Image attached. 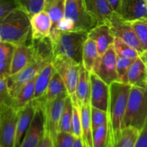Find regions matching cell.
<instances>
[{"label":"cell","instance_id":"obj_1","mask_svg":"<svg viewBox=\"0 0 147 147\" xmlns=\"http://www.w3.org/2000/svg\"><path fill=\"white\" fill-rule=\"evenodd\" d=\"M0 22L1 41L14 45L31 43L32 34L30 17L22 9H16Z\"/></svg>","mask_w":147,"mask_h":147},{"label":"cell","instance_id":"obj_2","mask_svg":"<svg viewBox=\"0 0 147 147\" xmlns=\"http://www.w3.org/2000/svg\"><path fill=\"white\" fill-rule=\"evenodd\" d=\"M50 37L55 57L63 56L82 64L83 46L88 37V32L55 30L51 31Z\"/></svg>","mask_w":147,"mask_h":147},{"label":"cell","instance_id":"obj_3","mask_svg":"<svg viewBox=\"0 0 147 147\" xmlns=\"http://www.w3.org/2000/svg\"><path fill=\"white\" fill-rule=\"evenodd\" d=\"M131 88L130 84L120 81H115L109 86L110 94L107 113L114 139V145L121 131Z\"/></svg>","mask_w":147,"mask_h":147},{"label":"cell","instance_id":"obj_4","mask_svg":"<svg viewBox=\"0 0 147 147\" xmlns=\"http://www.w3.org/2000/svg\"><path fill=\"white\" fill-rule=\"evenodd\" d=\"M98 24V22L86 11L83 0H65V17L59 24V30L90 32Z\"/></svg>","mask_w":147,"mask_h":147},{"label":"cell","instance_id":"obj_5","mask_svg":"<svg viewBox=\"0 0 147 147\" xmlns=\"http://www.w3.org/2000/svg\"><path fill=\"white\" fill-rule=\"evenodd\" d=\"M147 123V88L132 86L122 129L134 126L142 131Z\"/></svg>","mask_w":147,"mask_h":147},{"label":"cell","instance_id":"obj_6","mask_svg":"<svg viewBox=\"0 0 147 147\" xmlns=\"http://www.w3.org/2000/svg\"><path fill=\"white\" fill-rule=\"evenodd\" d=\"M68 95L67 91L64 92L55 100L45 103L42 106L40 105L44 111L45 129L50 134L55 147H57V134L60 132L59 129L62 113L64 109L65 99Z\"/></svg>","mask_w":147,"mask_h":147},{"label":"cell","instance_id":"obj_7","mask_svg":"<svg viewBox=\"0 0 147 147\" xmlns=\"http://www.w3.org/2000/svg\"><path fill=\"white\" fill-rule=\"evenodd\" d=\"M52 63L55 70L63 79L69 96L76 95L79 71L82 64L63 56L55 57Z\"/></svg>","mask_w":147,"mask_h":147},{"label":"cell","instance_id":"obj_8","mask_svg":"<svg viewBox=\"0 0 147 147\" xmlns=\"http://www.w3.org/2000/svg\"><path fill=\"white\" fill-rule=\"evenodd\" d=\"M0 131L3 147H15L18 113L11 106H0Z\"/></svg>","mask_w":147,"mask_h":147},{"label":"cell","instance_id":"obj_9","mask_svg":"<svg viewBox=\"0 0 147 147\" xmlns=\"http://www.w3.org/2000/svg\"><path fill=\"white\" fill-rule=\"evenodd\" d=\"M109 25L115 37L136 49L140 55L144 52L134 29L129 22L123 20L117 13L114 12Z\"/></svg>","mask_w":147,"mask_h":147},{"label":"cell","instance_id":"obj_10","mask_svg":"<svg viewBox=\"0 0 147 147\" xmlns=\"http://www.w3.org/2000/svg\"><path fill=\"white\" fill-rule=\"evenodd\" d=\"M47 63L41 60L33 58L32 61L23 70L13 76H10L7 78V86L11 97L14 98L22 88L35 78L40 70L45 67Z\"/></svg>","mask_w":147,"mask_h":147},{"label":"cell","instance_id":"obj_11","mask_svg":"<svg viewBox=\"0 0 147 147\" xmlns=\"http://www.w3.org/2000/svg\"><path fill=\"white\" fill-rule=\"evenodd\" d=\"M93 72L109 86L113 82L119 81L117 73V54L113 45L109 47L102 57H99Z\"/></svg>","mask_w":147,"mask_h":147},{"label":"cell","instance_id":"obj_12","mask_svg":"<svg viewBox=\"0 0 147 147\" xmlns=\"http://www.w3.org/2000/svg\"><path fill=\"white\" fill-rule=\"evenodd\" d=\"M110 88L94 72L90 73V106L108 111Z\"/></svg>","mask_w":147,"mask_h":147},{"label":"cell","instance_id":"obj_13","mask_svg":"<svg viewBox=\"0 0 147 147\" xmlns=\"http://www.w3.org/2000/svg\"><path fill=\"white\" fill-rule=\"evenodd\" d=\"M36 106L34 117L20 147H37L44 134V111L41 106L37 103H36Z\"/></svg>","mask_w":147,"mask_h":147},{"label":"cell","instance_id":"obj_14","mask_svg":"<svg viewBox=\"0 0 147 147\" xmlns=\"http://www.w3.org/2000/svg\"><path fill=\"white\" fill-rule=\"evenodd\" d=\"M117 14L127 22L147 20L146 0H121L120 8Z\"/></svg>","mask_w":147,"mask_h":147},{"label":"cell","instance_id":"obj_15","mask_svg":"<svg viewBox=\"0 0 147 147\" xmlns=\"http://www.w3.org/2000/svg\"><path fill=\"white\" fill-rule=\"evenodd\" d=\"M86 11L99 24H109L115 12L108 0H83Z\"/></svg>","mask_w":147,"mask_h":147},{"label":"cell","instance_id":"obj_16","mask_svg":"<svg viewBox=\"0 0 147 147\" xmlns=\"http://www.w3.org/2000/svg\"><path fill=\"white\" fill-rule=\"evenodd\" d=\"M88 37L96 43L100 57L104 55L115 41L114 35L111 30L109 24H100L88 32Z\"/></svg>","mask_w":147,"mask_h":147},{"label":"cell","instance_id":"obj_17","mask_svg":"<svg viewBox=\"0 0 147 147\" xmlns=\"http://www.w3.org/2000/svg\"><path fill=\"white\" fill-rule=\"evenodd\" d=\"M36 103L34 100L30 102L27 106L18 112V120L17 124L15 147H20L22 142L30 127L36 111Z\"/></svg>","mask_w":147,"mask_h":147},{"label":"cell","instance_id":"obj_18","mask_svg":"<svg viewBox=\"0 0 147 147\" xmlns=\"http://www.w3.org/2000/svg\"><path fill=\"white\" fill-rule=\"evenodd\" d=\"M33 60V51L31 43L14 45L11 76L15 75L27 67Z\"/></svg>","mask_w":147,"mask_h":147},{"label":"cell","instance_id":"obj_19","mask_svg":"<svg viewBox=\"0 0 147 147\" xmlns=\"http://www.w3.org/2000/svg\"><path fill=\"white\" fill-rule=\"evenodd\" d=\"M31 45L32 47L33 58L41 60L47 64L53 62L55 56L53 42L50 37L32 38Z\"/></svg>","mask_w":147,"mask_h":147},{"label":"cell","instance_id":"obj_20","mask_svg":"<svg viewBox=\"0 0 147 147\" xmlns=\"http://www.w3.org/2000/svg\"><path fill=\"white\" fill-rule=\"evenodd\" d=\"M32 38L50 37L52 21L47 11L42 10L30 18Z\"/></svg>","mask_w":147,"mask_h":147},{"label":"cell","instance_id":"obj_21","mask_svg":"<svg viewBox=\"0 0 147 147\" xmlns=\"http://www.w3.org/2000/svg\"><path fill=\"white\" fill-rule=\"evenodd\" d=\"M128 79L131 86L147 88V67L140 56L129 67Z\"/></svg>","mask_w":147,"mask_h":147},{"label":"cell","instance_id":"obj_22","mask_svg":"<svg viewBox=\"0 0 147 147\" xmlns=\"http://www.w3.org/2000/svg\"><path fill=\"white\" fill-rule=\"evenodd\" d=\"M76 96L80 106L90 103V73L83 65L79 71Z\"/></svg>","mask_w":147,"mask_h":147},{"label":"cell","instance_id":"obj_23","mask_svg":"<svg viewBox=\"0 0 147 147\" xmlns=\"http://www.w3.org/2000/svg\"><path fill=\"white\" fill-rule=\"evenodd\" d=\"M66 91H67V88H66V86L63 79L60 77L59 73L55 70L51 80H50L48 88H47L45 96L41 98L36 99L34 100L37 104L42 106L45 103L55 100L60 94Z\"/></svg>","mask_w":147,"mask_h":147},{"label":"cell","instance_id":"obj_24","mask_svg":"<svg viewBox=\"0 0 147 147\" xmlns=\"http://www.w3.org/2000/svg\"><path fill=\"white\" fill-rule=\"evenodd\" d=\"M81 107L82 142L84 147H93V131L91 121L90 103L83 104Z\"/></svg>","mask_w":147,"mask_h":147},{"label":"cell","instance_id":"obj_25","mask_svg":"<svg viewBox=\"0 0 147 147\" xmlns=\"http://www.w3.org/2000/svg\"><path fill=\"white\" fill-rule=\"evenodd\" d=\"M36 78L27 83L13 98L11 107L17 113L34 100Z\"/></svg>","mask_w":147,"mask_h":147},{"label":"cell","instance_id":"obj_26","mask_svg":"<svg viewBox=\"0 0 147 147\" xmlns=\"http://www.w3.org/2000/svg\"><path fill=\"white\" fill-rule=\"evenodd\" d=\"M14 45L0 42V80L11 76V67L14 54Z\"/></svg>","mask_w":147,"mask_h":147},{"label":"cell","instance_id":"obj_27","mask_svg":"<svg viewBox=\"0 0 147 147\" xmlns=\"http://www.w3.org/2000/svg\"><path fill=\"white\" fill-rule=\"evenodd\" d=\"M55 71V69L53 63L47 64L40 70L36 78L34 100L41 98L45 96Z\"/></svg>","mask_w":147,"mask_h":147},{"label":"cell","instance_id":"obj_28","mask_svg":"<svg viewBox=\"0 0 147 147\" xmlns=\"http://www.w3.org/2000/svg\"><path fill=\"white\" fill-rule=\"evenodd\" d=\"M93 147H114V139L109 119L93 133Z\"/></svg>","mask_w":147,"mask_h":147},{"label":"cell","instance_id":"obj_29","mask_svg":"<svg viewBox=\"0 0 147 147\" xmlns=\"http://www.w3.org/2000/svg\"><path fill=\"white\" fill-rule=\"evenodd\" d=\"M99 57L96 43L94 40L88 37L83 46L82 65L86 70L91 73L93 71L94 66Z\"/></svg>","mask_w":147,"mask_h":147},{"label":"cell","instance_id":"obj_30","mask_svg":"<svg viewBox=\"0 0 147 147\" xmlns=\"http://www.w3.org/2000/svg\"><path fill=\"white\" fill-rule=\"evenodd\" d=\"M141 131L134 126H126L121 129L114 147H135Z\"/></svg>","mask_w":147,"mask_h":147},{"label":"cell","instance_id":"obj_31","mask_svg":"<svg viewBox=\"0 0 147 147\" xmlns=\"http://www.w3.org/2000/svg\"><path fill=\"white\" fill-rule=\"evenodd\" d=\"M73 102V119H72V134L76 138L82 139L81 107L76 95L70 96Z\"/></svg>","mask_w":147,"mask_h":147},{"label":"cell","instance_id":"obj_32","mask_svg":"<svg viewBox=\"0 0 147 147\" xmlns=\"http://www.w3.org/2000/svg\"><path fill=\"white\" fill-rule=\"evenodd\" d=\"M47 11L52 21L51 31L59 30V24L65 17V0H57Z\"/></svg>","mask_w":147,"mask_h":147},{"label":"cell","instance_id":"obj_33","mask_svg":"<svg viewBox=\"0 0 147 147\" xmlns=\"http://www.w3.org/2000/svg\"><path fill=\"white\" fill-rule=\"evenodd\" d=\"M72 119H73V102H72L71 97L68 95L65 99L59 131L62 132L72 133Z\"/></svg>","mask_w":147,"mask_h":147},{"label":"cell","instance_id":"obj_34","mask_svg":"<svg viewBox=\"0 0 147 147\" xmlns=\"http://www.w3.org/2000/svg\"><path fill=\"white\" fill-rule=\"evenodd\" d=\"M18 8L25 11L31 18L33 15L44 10L45 0H15Z\"/></svg>","mask_w":147,"mask_h":147},{"label":"cell","instance_id":"obj_35","mask_svg":"<svg viewBox=\"0 0 147 147\" xmlns=\"http://www.w3.org/2000/svg\"><path fill=\"white\" fill-rule=\"evenodd\" d=\"M113 45H114L116 54L119 56L134 59V60L140 56V54L136 49L132 47L131 46L125 43L124 42L122 41L120 39L117 38V37L115 38Z\"/></svg>","mask_w":147,"mask_h":147},{"label":"cell","instance_id":"obj_36","mask_svg":"<svg viewBox=\"0 0 147 147\" xmlns=\"http://www.w3.org/2000/svg\"><path fill=\"white\" fill-rule=\"evenodd\" d=\"M134 60L121 57L117 55V73L119 81L129 84V79H128L129 69Z\"/></svg>","mask_w":147,"mask_h":147},{"label":"cell","instance_id":"obj_37","mask_svg":"<svg viewBox=\"0 0 147 147\" xmlns=\"http://www.w3.org/2000/svg\"><path fill=\"white\" fill-rule=\"evenodd\" d=\"M129 22L134 29L144 51H146L147 50V20H139Z\"/></svg>","mask_w":147,"mask_h":147},{"label":"cell","instance_id":"obj_38","mask_svg":"<svg viewBox=\"0 0 147 147\" xmlns=\"http://www.w3.org/2000/svg\"><path fill=\"white\" fill-rule=\"evenodd\" d=\"M108 113L104 111L91 106V121L93 133L103 123L107 121Z\"/></svg>","mask_w":147,"mask_h":147},{"label":"cell","instance_id":"obj_39","mask_svg":"<svg viewBox=\"0 0 147 147\" xmlns=\"http://www.w3.org/2000/svg\"><path fill=\"white\" fill-rule=\"evenodd\" d=\"M13 98L11 97L8 86L7 78L0 80V106H11Z\"/></svg>","mask_w":147,"mask_h":147},{"label":"cell","instance_id":"obj_40","mask_svg":"<svg viewBox=\"0 0 147 147\" xmlns=\"http://www.w3.org/2000/svg\"><path fill=\"white\" fill-rule=\"evenodd\" d=\"M76 139L72 133L60 131L57 137V147H73Z\"/></svg>","mask_w":147,"mask_h":147},{"label":"cell","instance_id":"obj_41","mask_svg":"<svg viewBox=\"0 0 147 147\" xmlns=\"http://www.w3.org/2000/svg\"><path fill=\"white\" fill-rule=\"evenodd\" d=\"M17 8L15 0H0V21Z\"/></svg>","mask_w":147,"mask_h":147},{"label":"cell","instance_id":"obj_42","mask_svg":"<svg viewBox=\"0 0 147 147\" xmlns=\"http://www.w3.org/2000/svg\"><path fill=\"white\" fill-rule=\"evenodd\" d=\"M37 147H55L53 142V139L50 137V134L45 129L41 141H40Z\"/></svg>","mask_w":147,"mask_h":147},{"label":"cell","instance_id":"obj_43","mask_svg":"<svg viewBox=\"0 0 147 147\" xmlns=\"http://www.w3.org/2000/svg\"><path fill=\"white\" fill-rule=\"evenodd\" d=\"M135 147H147V123L141 131L140 135Z\"/></svg>","mask_w":147,"mask_h":147},{"label":"cell","instance_id":"obj_44","mask_svg":"<svg viewBox=\"0 0 147 147\" xmlns=\"http://www.w3.org/2000/svg\"><path fill=\"white\" fill-rule=\"evenodd\" d=\"M109 3L111 5L112 8H113V11L116 13H118L119 11V8H120L121 4V0H108Z\"/></svg>","mask_w":147,"mask_h":147},{"label":"cell","instance_id":"obj_45","mask_svg":"<svg viewBox=\"0 0 147 147\" xmlns=\"http://www.w3.org/2000/svg\"><path fill=\"white\" fill-rule=\"evenodd\" d=\"M57 0H45V6H44V10L47 11L49 7L52 5V4H54L55 2H56Z\"/></svg>","mask_w":147,"mask_h":147},{"label":"cell","instance_id":"obj_46","mask_svg":"<svg viewBox=\"0 0 147 147\" xmlns=\"http://www.w3.org/2000/svg\"><path fill=\"white\" fill-rule=\"evenodd\" d=\"M73 147H84L83 146V142H82V139L80 138H77L74 144H73Z\"/></svg>","mask_w":147,"mask_h":147},{"label":"cell","instance_id":"obj_47","mask_svg":"<svg viewBox=\"0 0 147 147\" xmlns=\"http://www.w3.org/2000/svg\"><path fill=\"white\" fill-rule=\"evenodd\" d=\"M140 57H141V58L142 59V60L144 62L145 65H146V66L147 67V50L144 52V53L141 55Z\"/></svg>","mask_w":147,"mask_h":147},{"label":"cell","instance_id":"obj_48","mask_svg":"<svg viewBox=\"0 0 147 147\" xmlns=\"http://www.w3.org/2000/svg\"><path fill=\"white\" fill-rule=\"evenodd\" d=\"M0 147H3L2 146H1V145H0Z\"/></svg>","mask_w":147,"mask_h":147},{"label":"cell","instance_id":"obj_49","mask_svg":"<svg viewBox=\"0 0 147 147\" xmlns=\"http://www.w3.org/2000/svg\"><path fill=\"white\" fill-rule=\"evenodd\" d=\"M146 1H147V0H146Z\"/></svg>","mask_w":147,"mask_h":147}]
</instances>
